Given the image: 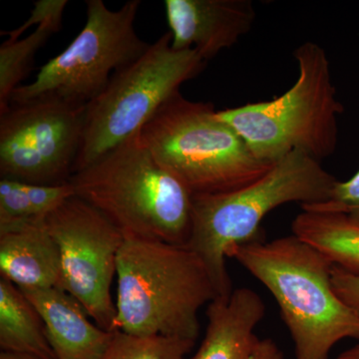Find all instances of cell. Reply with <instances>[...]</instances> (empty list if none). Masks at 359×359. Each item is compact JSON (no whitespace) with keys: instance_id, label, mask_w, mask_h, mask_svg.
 <instances>
[{"instance_id":"20","label":"cell","mask_w":359,"mask_h":359,"mask_svg":"<svg viewBox=\"0 0 359 359\" xmlns=\"http://www.w3.org/2000/svg\"><path fill=\"white\" fill-rule=\"evenodd\" d=\"M302 210L342 212L354 224L359 226V171L348 181H337L327 202L304 205Z\"/></svg>"},{"instance_id":"21","label":"cell","mask_w":359,"mask_h":359,"mask_svg":"<svg viewBox=\"0 0 359 359\" xmlns=\"http://www.w3.org/2000/svg\"><path fill=\"white\" fill-rule=\"evenodd\" d=\"M22 185L35 214L41 219L46 218L52 212L65 204L66 201L75 196L69 182L60 185H36L22 182Z\"/></svg>"},{"instance_id":"7","label":"cell","mask_w":359,"mask_h":359,"mask_svg":"<svg viewBox=\"0 0 359 359\" xmlns=\"http://www.w3.org/2000/svg\"><path fill=\"white\" fill-rule=\"evenodd\" d=\"M205 62L195 49H174L166 32L137 60L116 71L102 93L86 106L73 174L138 133L182 85L205 69Z\"/></svg>"},{"instance_id":"4","label":"cell","mask_w":359,"mask_h":359,"mask_svg":"<svg viewBox=\"0 0 359 359\" xmlns=\"http://www.w3.org/2000/svg\"><path fill=\"white\" fill-rule=\"evenodd\" d=\"M337 182L320 162L294 151L243 188L193 195L192 229L187 247L205 264L217 297H230L233 290L226 264L229 248L257 240L262 221L280 205L327 202Z\"/></svg>"},{"instance_id":"5","label":"cell","mask_w":359,"mask_h":359,"mask_svg":"<svg viewBox=\"0 0 359 359\" xmlns=\"http://www.w3.org/2000/svg\"><path fill=\"white\" fill-rule=\"evenodd\" d=\"M294 56L299 76L282 96L217 111L257 159L271 164L294 151L321 162L337 149V117L344 106L337 100L327 52L309 41Z\"/></svg>"},{"instance_id":"12","label":"cell","mask_w":359,"mask_h":359,"mask_svg":"<svg viewBox=\"0 0 359 359\" xmlns=\"http://www.w3.org/2000/svg\"><path fill=\"white\" fill-rule=\"evenodd\" d=\"M264 313L263 299L248 287L216 297L208 306L207 332L194 359H285L273 339L255 332Z\"/></svg>"},{"instance_id":"1","label":"cell","mask_w":359,"mask_h":359,"mask_svg":"<svg viewBox=\"0 0 359 359\" xmlns=\"http://www.w3.org/2000/svg\"><path fill=\"white\" fill-rule=\"evenodd\" d=\"M226 257L275 297L294 344L295 359H328L335 344L359 339V318L334 292V263L294 233L231 245Z\"/></svg>"},{"instance_id":"14","label":"cell","mask_w":359,"mask_h":359,"mask_svg":"<svg viewBox=\"0 0 359 359\" xmlns=\"http://www.w3.org/2000/svg\"><path fill=\"white\" fill-rule=\"evenodd\" d=\"M45 219L0 231V273L20 290L61 289L60 250Z\"/></svg>"},{"instance_id":"11","label":"cell","mask_w":359,"mask_h":359,"mask_svg":"<svg viewBox=\"0 0 359 359\" xmlns=\"http://www.w3.org/2000/svg\"><path fill=\"white\" fill-rule=\"evenodd\" d=\"M172 46L195 49L205 61L230 48L256 20L250 0H165Z\"/></svg>"},{"instance_id":"9","label":"cell","mask_w":359,"mask_h":359,"mask_svg":"<svg viewBox=\"0 0 359 359\" xmlns=\"http://www.w3.org/2000/svg\"><path fill=\"white\" fill-rule=\"evenodd\" d=\"M85 107L56 97L9 105L0 114V175L36 185L69 182L84 128Z\"/></svg>"},{"instance_id":"18","label":"cell","mask_w":359,"mask_h":359,"mask_svg":"<svg viewBox=\"0 0 359 359\" xmlns=\"http://www.w3.org/2000/svg\"><path fill=\"white\" fill-rule=\"evenodd\" d=\"M195 341L175 337H138L116 330L100 359H186Z\"/></svg>"},{"instance_id":"25","label":"cell","mask_w":359,"mask_h":359,"mask_svg":"<svg viewBox=\"0 0 359 359\" xmlns=\"http://www.w3.org/2000/svg\"><path fill=\"white\" fill-rule=\"evenodd\" d=\"M335 359H359V344L346 349Z\"/></svg>"},{"instance_id":"15","label":"cell","mask_w":359,"mask_h":359,"mask_svg":"<svg viewBox=\"0 0 359 359\" xmlns=\"http://www.w3.org/2000/svg\"><path fill=\"white\" fill-rule=\"evenodd\" d=\"M0 347L2 351L56 359L43 321L15 285L0 278Z\"/></svg>"},{"instance_id":"23","label":"cell","mask_w":359,"mask_h":359,"mask_svg":"<svg viewBox=\"0 0 359 359\" xmlns=\"http://www.w3.org/2000/svg\"><path fill=\"white\" fill-rule=\"evenodd\" d=\"M332 283L334 292L344 304H346L359 318V276L334 266Z\"/></svg>"},{"instance_id":"24","label":"cell","mask_w":359,"mask_h":359,"mask_svg":"<svg viewBox=\"0 0 359 359\" xmlns=\"http://www.w3.org/2000/svg\"><path fill=\"white\" fill-rule=\"evenodd\" d=\"M0 359H41L32 354L9 353V351H2L0 353Z\"/></svg>"},{"instance_id":"17","label":"cell","mask_w":359,"mask_h":359,"mask_svg":"<svg viewBox=\"0 0 359 359\" xmlns=\"http://www.w3.org/2000/svg\"><path fill=\"white\" fill-rule=\"evenodd\" d=\"M62 18L63 13L50 16L25 39L0 46V114L8 110L11 94L27 76L37 51L62 27Z\"/></svg>"},{"instance_id":"16","label":"cell","mask_w":359,"mask_h":359,"mask_svg":"<svg viewBox=\"0 0 359 359\" xmlns=\"http://www.w3.org/2000/svg\"><path fill=\"white\" fill-rule=\"evenodd\" d=\"M292 233L320 250L334 263L359 276V226L342 212L302 210L292 224Z\"/></svg>"},{"instance_id":"22","label":"cell","mask_w":359,"mask_h":359,"mask_svg":"<svg viewBox=\"0 0 359 359\" xmlns=\"http://www.w3.org/2000/svg\"><path fill=\"white\" fill-rule=\"evenodd\" d=\"M67 6V0H39L34 4L32 15L22 25L11 32H1V34L7 35L8 41H16L32 26L39 25L42 21L50 16L65 13V7Z\"/></svg>"},{"instance_id":"19","label":"cell","mask_w":359,"mask_h":359,"mask_svg":"<svg viewBox=\"0 0 359 359\" xmlns=\"http://www.w3.org/2000/svg\"><path fill=\"white\" fill-rule=\"evenodd\" d=\"M41 219L35 214L22 182L0 180V231Z\"/></svg>"},{"instance_id":"6","label":"cell","mask_w":359,"mask_h":359,"mask_svg":"<svg viewBox=\"0 0 359 359\" xmlns=\"http://www.w3.org/2000/svg\"><path fill=\"white\" fill-rule=\"evenodd\" d=\"M161 167L193 195L231 192L263 177L275 164L257 159L210 102L175 94L140 130Z\"/></svg>"},{"instance_id":"2","label":"cell","mask_w":359,"mask_h":359,"mask_svg":"<svg viewBox=\"0 0 359 359\" xmlns=\"http://www.w3.org/2000/svg\"><path fill=\"white\" fill-rule=\"evenodd\" d=\"M75 196L98 210L125 238L187 247L193 194L158 164L140 131L69 180Z\"/></svg>"},{"instance_id":"3","label":"cell","mask_w":359,"mask_h":359,"mask_svg":"<svg viewBox=\"0 0 359 359\" xmlns=\"http://www.w3.org/2000/svg\"><path fill=\"white\" fill-rule=\"evenodd\" d=\"M115 332L195 341L199 311L217 297L199 257L183 245L125 238L117 257Z\"/></svg>"},{"instance_id":"8","label":"cell","mask_w":359,"mask_h":359,"mask_svg":"<svg viewBox=\"0 0 359 359\" xmlns=\"http://www.w3.org/2000/svg\"><path fill=\"white\" fill-rule=\"evenodd\" d=\"M140 0L111 11L103 0H87V20L65 51L42 66L30 84L11 94L9 105L56 97L85 107L100 95L116 71L137 60L150 43L135 30Z\"/></svg>"},{"instance_id":"10","label":"cell","mask_w":359,"mask_h":359,"mask_svg":"<svg viewBox=\"0 0 359 359\" xmlns=\"http://www.w3.org/2000/svg\"><path fill=\"white\" fill-rule=\"evenodd\" d=\"M45 223L60 250L61 290L79 302L98 327L114 332L116 304L111 285L125 236L76 196L48 215Z\"/></svg>"},{"instance_id":"13","label":"cell","mask_w":359,"mask_h":359,"mask_svg":"<svg viewBox=\"0 0 359 359\" xmlns=\"http://www.w3.org/2000/svg\"><path fill=\"white\" fill-rule=\"evenodd\" d=\"M39 313L56 359H100L114 332L89 320L88 313L65 290H21Z\"/></svg>"}]
</instances>
